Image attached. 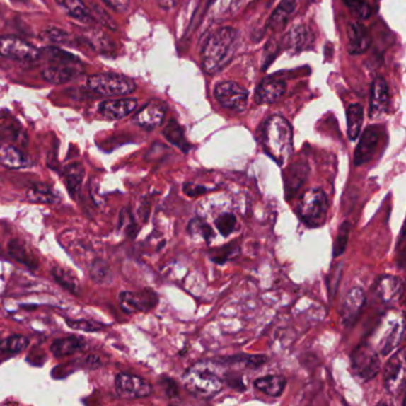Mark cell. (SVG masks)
<instances>
[{"label":"cell","mask_w":406,"mask_h":406,"mask_svg":"<svg viewBox=\"0 0 406 406\" xmlns=\"http://www.w3.org/2000/svg\"><path fill=\"white\" fill-rule=\"evenodd\" d=\"M29 346V340L22 335H12L0 342V350L3 353L18 354Z\"/></svg>","instance_id":"obj_37"},{"label":"cell","mask_w":406,"mask_h":406,"mask_svg":"<svg viewBox=\"0 0 406 406\" xmlns=\"http://www.w3.org/2000/svg\"><path fill=\"white\" fill-rule=\"evenodd\" d=\"M161 385L168 398H178L179 390H178L177 383H175L173 379H170V378H163V379L161 380Z\"/></svg>","instance_id":"obj_48"},{"label":"cell","mask_w":406,"mask_h":406,"mask_svg":"<svg viewBox=\"0 0 406 406\" xmlns=\"http://www.w3.org/2000/svg\"><path fill=\"white\" fill-rule=\"evenodd\" d=\"M262 147L279 166L290 158L294 151V130L285 117L274 115L265 122Z\"/></svg>","instance_id":"obj_2"},{"label":"cell","mask_w":406,"mask_h":406,"mask_svg":"<svg viewBox=\"0 0 406 406\" xmlns=\"http://www.w3.org/2000/svg\"><path fill=\"white\" fill-rule=\"evenodd\" d=\"M284 186L286 199L290 200L297 195L301 186L305 184L308 175V167L303 162H296L284 172Z\"/></svg>","instance_id":"obj_19"},{"label":"cell","mask_w":406,"mask_h":406,"mask_svg":"<svg viewBox=\"0 0 406 406\" xmlns=\"http://www.w3.org/2000/svg\"><path fill=\"white\" fill-rule=\"evenodd\" d=\"M347 132L352 141L359 137L364 124V108L360 104H352L347 108Z\"/></svg>","instance_id":"obj_28"},{"label":"cell","mask_w":406,"mask_h":406,"mask_svg":"<svg viewBox=\"0 0 406 406\" xmlns=\"http://www.w3.org/2000/svg\"><path fill=\"white\" fill-rule=\"evenodd\" d=\"M47 37H48V41L50 40V41L60 43V45H71V42H73V40H71V35L62 30H57V29L47 31Z\"/></svg>","instance_id":"obj_46"},{"label":"cell","mask_w":406,"mask_h":406,"mask_svg":"<svg viewBox=\"0 0 406 406\" xmlns=\"http://www.w3.org/2000/svg\"><path fill=\"white\" fill-rule=\"evenodd\" d=\"M8 254L11 257L18 261L21 264L25 265L31 269H36L38 267V261L36 256L33 254L30 249L24 245L19 240H12L8 243Z\"/></svg>","instance_id":"obj_27"},{"label":"cell","mask_w":406,"mask_h":406,"mask_svg":"<svg viewBox=\"0 0 406 406\" xmlns=\"http://www.w3.org/2000/svg\"><path fill=\"white\" fill-rule=\"evenodd\" d=\"M115 386L118 395L125 399L146 398L153 392L147 380L128 373L118 374L115 379Z\"/></svg>","instance_id":"obj_12"},{"label":"cell","mask_w":406,"mask_h":406,"mask_svg":"<svg viewBox=\"0 0 406 406\" xmlns=\"http://www.w3.org/2000/svg\"><path fill=\"white\" fill-rule=\"evenodd\" d=\"M103 1L117 12H127L130 6L129 0H103Z\"/></svg>","instance_id":"obj_50"},{"label":"cell","mask_w":406,"mask_h":406,"mask_svg":"<svg viewBox=\"0 0 406 406\" xmlns=\"http://www.w3.org/2000/svg\"><path fill=\"white\" fill-rule=\"evenodd\" d=\"M83 175H85V170H83V166L80 163H71L68 165L64 170V181L67 185V188L69 192L74 196L76 193L79 192L80 187H81V182L83 180Z\"/></svg>","instance_id":"obj_31"},{"label":"cell","mask_w":406,"mask_h":406,"mask_svg":"<svg viewBox=\"0 0 406 406\" xmlns=\"http://www.w3.org/2000/svg\"><path fill=\"white\" fill-rule=\"evenodd\" d=\"M0 163L10 170H22L31 165L30 158L11 144L0 146Z\"/></svg>","instance_id":"obj_23"},{"label":"cell","mask_w":406,"mask_h":406,"mask_svg":"<svg viewBox=\"0 0 406 406\" xmlns=\"http://www.w3.org/2000/svg\"><path fill=\"white\" fill-rule=\"evenodd\" d=\"M90 272L92 279L98 284L111 282V277H112L111 269L105 261H103V260H94L93 264L91 266Z\"/></svg>","instance_id":"obj_39"},{"label":"cell","mask_w":406,"mask_h":406,"mask_svg":"<svg viewBox=\"0 0 406 406\" xmlns=\"http://www.w3.org/2000/svg\"><path fill=\"white\" fill-rule=\"evenodd\" d=\"M137 108V100L132 98L109 99L100 103L98 111L109 120H122L129 116Z\"/></svg>","instance_id":"obj_20"},{"label":"cell","mask_w":406,"mask_h":406,"mask_svg":"<svg viewBox=\"0 0 406 406\" xmlns=\"http://www.w3.org/2000/svg\"><path fill=\"white\" fill-rule=\"evenodd\" d=\"M385 390L393 395H399L405 386V350L399 349L388 360L384 369Z\"/></svg>","instance_id":"obj_10"},{"label":"cell","mask_w":406,"mask_h":406,"mask_svg":"<svg viewBox=\"0 0 406 406\" xmlns=\"http://www.w3.org/2000/svg\"><path fill=\"white\" fill-rule=\"evenodd\" d=\"M365 304L366 294L360 287H354L346 294L340 308V316L344 327H352L356 323Z\"/></svg>","instance_id":"obj_15"},{"label":"cell","mask_w":406,"mask_h":406,"mask_svg":"<svg viewBox=\"0 0 406 406\" xmlns=\"http://www.w3.org/2000/svg\"><path fill=\"white\" fill-rule=\"evenodd\" d=\"M397 254H398V266L400 268L404 267L405 262V233H404V226L400 230V236H399L398 245H397Z\"/></svg>","instance_id":"obj_49"},{"label":"cell","mask_w":406,"mask_h":406,"mask_svg":"<svg viewBox=\"0 0 406 406\" xmlns=\"http://www.w3.org/2000/svg\"><path fill=\"white\" fill-rule=\"evenodd\" d=\"M40 57L45 61L42 76L54 85L67 83L83 71V64L79 57L57 48H45L40 52Z\"/></svg>","instance_id":"obj_3"},{"label":"cell","mask_w":406,"mask_h":406,"mask_svg":"<svg viewBox=\"0 0 406 406\" xmlns=\"http://www.w3.org/2000/svg\"><path fill=\"white\" fill-rule=\"evenodd\" d=\"M405 332L402 315H386L373 332L369 344L381 356H388L402 342Z\"/></svg>","instance_id":"obj_5"},{"label":"cell","mask_w":406,"mask_h":406,"mask_svg":"<svg viewBox=\"0 0 406 406\" xmlns=\"http://www.w3.org/2000/svg\"><path fill=\"white\" fill-rule=\"evenodd\" d=\"M255 386L259 391L264 392L265 395L269 397H279L282 395V392L286 388L285 376H266L257 378L254 381Z\"/></svg>","instance_id":"obj_26"},{"label":"cell","mask_w":406,"mask_h":406,"mask_svg":"<svg viewBox=\"0 0 406 406\" xmlns=\"http://www.w3.org/2000/svg\"><path fill=\"white\" fill-rule=\"evenodd\" d=\"M182 191H184L185 195H187L188 197H198L202 196V195H205V193L209 192L211 190L205 187V186H202V185L192 184V182H185L184 186H182Z\"/></svg>","instance_id":"obj_47"},{"label":"cell","mask_w":406,"mask_h":406,"mask_svg":"<svg viewBox=\"0 0 406 406\" xmlns=\"http://www.w3.org/2000/svg\"><path fill=\"white\" fill-rule=\"evenodd\" d=\"M267 361V357L264 355H247V354H240L233 356L223 357L219 360H214L219 365L228 366H245V369H257L260 366L264 365Z\"/></svg>","instance_id":"obj_29"},{"label":"cell","mask_w":406,"mask_h":406,"mask_svg":"<svg viewBox=\"0 0 406 406\" xmlns=\"http://www.w3.org/2000/svg\"><path fill=\"white\" fill-rule=\"evenodd\" d=\"M388 103H390V93L388 83L385 81L384 78L379 76L372 83L369 116L372 118L381 116L388 111Z\"/></svg>","instance_id":"obj_21"},{"label":"cell","mask_w":406,"mask_h":406,"mask_svg":"<svg viewBox=\"0 0 406 406\" xmlns=\"http://www.w3.org/2000/svg\"><path fill=\"white\" fill-rule=\"evenodd\" d=\"M311 41H313V33L304 25L294 28L289 35V47L296 52L304 50Z\"/></svg>","instance_id":"obj_34"},{"label":"cell","mask_w":406,"mask_h":406,"mask_svg":"<svg viewBox=\"0 0 406 406\" xmlns=\"http://www.w3.org/2000/svg\"><path fill=\"white\" fill-rule=\"evenodd\" d=\"M238 34L233 28H221L207 38L202 50V64L207 74H217L229 66L236 52Z\"/></svg>","instance_id":"obj_1"},{"label":"cell","mask_w":406,"mask_h":406,"mask_svg":"<svg viewBox=\"0 0 406 406\" xmlns=\"http://www.w3.org/2000/svg\"><path fill=\"white\" fill-rule=\"evenodd\" d=\"M352 369L360 379L371 380L379 373V354L369 342L356 347L352 354Z\"/></svg>","instance_id":"obj_8"},{"label":"cell","mask_w":406,"mask_h":406,"mask_svg":"<svg viewBox=\"0 0 406 406\" xmlns=\"http://www.w3.org/2000/svg\"><path fill=\"white\" fill-rule=\"evenodd\" d=\"M166 113H167V104L154 100V102L148 103L147 105L136 113L134 122L146 130H154L155 128L162 124Z\"/></svg>","instance_id":"obj_16"},{"label":"cell","mask_w":406,"mask_h":406,"mask_svg":"<svg viewBox=\"0 0 406 406\" xmlns=\"http://www.w3.org/2000/svg\"><path fill=\"white\" fill-rule=\"evenodd\" d=\"M163 136H165L166 139L168 142L172 143L173 146L179 148L184 153H187L190 151V144H188L187 141L185 139L184 132L181 129L180 125L178 124L177 122L172 121L166 125V128L163 129Z\"/></svg>","instance_id":"obj_33"},{"label":"cell","mask_w":406,"mask_h":406,"mask_svg":"<svg viewBox=\"0 0 406 406\" xmlns=\"http://www.w3.org/2000/svg\"><path fill=\"white\" fill-rule=\"evenodd\" d=\"M343 3L356 18L369 19L372 17V6L364 0H343Z\"/></svg>","instance_id":"obj_38"},{"label":"cell","mask_w":406,"mask_h":406,"mask_svg":"<svg viewBox=\"0 0 406 406\" xmlns=\"http://www.w3.org/2000/svg\"><path fill=\"white\" fill-rule=\"evenodd\" d=\"M118 301L124 313H148L158 305V294L151 290L142 292L123 291L118 296Z\"/></svg>","instance_id":"obj_13"},{"label":"cell","mask_w":406,"mask_h":406,"mask_svg":"<svg viewBox=\"0 0 406 406\" xmlns=\"http://www.w3.org/2000/svg\"><path fill=\"white\" fill-rule=\"evenodd\" d=\"M55 1L67 15L71 16V18L83 23L92 21L91 11L86 5L83 4V0H55Z\"/></svg>","instance_id":"obj_30"},{"label":"cell","mask_w":406,"mask_h":406,"mask_svg":"<svg viewBox=\"0 0 406 406\" xmlns=\"http://www.w3.org/2000/svg\"><path fill=\"white\" fill-rule=\"evenodd\" d=\"M187 231L191 236H197L210 245L214 238V229L204 219H195L188 224Z\"/></svg>","instance_id":"obj_36"},{"label":"cell","mask_w":406,"mask_h":406,"mask_svg":"<svg viewBox=\"0 0 406 406\" xmlns=\"http://www.w3.org/2000/svg\"><path fill=\"white\" fill-rule=\"evenodd\" d=\"M52 274H53L54 279L66 290L71 291V294H79V280L71 274V272L57 266V267L53 268Z\"/></svg>","instance_id":"obj_35"},{"label":"cell","mask_w":406,"mask_h":406,"mask_svg":"<svg viewBox=\"0 0 406 406\" xmlns=\"http://www.w3.org/2000/svg\"><path fill=\"white\" fill-rule=\"evenodd\" d=\"M68 327H71L74 330L87 331V332H93V331L102 330L104 325L99 323H94L92 320H67L66 322Z\"/></svg>","instance_id":"obj_43"},{"label":"cell","mask_w":406,"mask_h":406,"mask_svg":"<svg viewBox=\"0 0 406 406\" xmlns=\"http://www.w3.org/2000/svg\"><path fill=\"white\" fill-rule=\"evenodd\" d=\"M329 202L320 187L308 190L301 197L299 204V217L308 228H320L327 222Z\"/></svg>","instance_id":"obj_6"},{"label":"cell","mask_w":406,"mask_h":406,"mask_svg":"<svg viewBox=\"0 0 406 406\" xmlns=\"http://www.w3.org/2000/svg\"><path fill=\"white\" fill-rule=\"evenodd\" d=\"M27 196L28 199L34 203L54 204L59 200L57 193L50 186L43 184L33 185L28 190Z\"/></svg>","instance_id":"obj_32"},{"label":"cell","mask_w":406,"mask_h":406,"mask_svg":"<svg viewBox=\"0 0 406 406\" xmlns=\"http://www.w3.org/2000/svg\"><path fill=\"white\" fill-rule=\"evenodd\" d=\"M350 228L352 226H350V223L348 221H344L340 226L339 233H337V237H336L335 243H334V250H332L334 257H339L346 250L347 245H348V238H349Z\"/></svg>","instance_id":"obj_40"},{"label":"cell","mask_w":406,"mask_h":406,"mask_svg":"<svg viewBox=\"0 0 406 406\" xmlns=\"http://www.w3.org/2000/svg\"><path fill=\"white\" fill-rule=\"evenodd\" d=\"M182 383L188 392L200 398H211L222 391L224 383L211 362H197L182 376Z\"/></svg>","instance_id":"obj_4"},{"label":"cell","mask_w":406,"mask_h":406,"mask_svg":"<svg viewBox=\"0 0 406 406\" xmlns=\"http://www.w3.org/2000/svg\"><path fill=\"white\" fill-rule=\"evenodd\" d=\"M286 92V83L284 80L268 76L262 80L255 92V103L259 105L273 104L278 102Z\"/></svg>","instance_id":"obj_18"},{"label":"cell","mask_w":406,"mask_h":406,"mask_svg":"<svg viewBox=\"0 0 406 406\" xmlns=\"http://www.w3.org/2000/svg\"><path fill=\"white\" fill-rule=\"evenodd\" d=\"M236 253H238V247H237L236 243H230L226 247L216 250V255L212 256V260L217 264H223V262L231 259Z\"/></svg>","instance_id":"obj_45"},{"label":"cell","mask_w":406,"mask_h":406,"mask_svg":"<svg viewBox=\"0 0 406 406\" xmlns=\"http://www.w3.org/2000/svg\"><path fill=\"white\" fill-rule=\"evenodd\" d=\"M376 294L380 301L386 304L397 303L404 294V284L402 279L395 275H383L376 282Z\"/></svg>","instance_id":"obj_17"},{"label":"cell","mask_w":406,"mask_h":406,"mask_svg":"<svg viewBox=\"0 0 406 406\" xmlns=\"http://www.w3.org/2000/svg\"><path fill=\"white\" fill-rule=\"evenodd\" d=\"M0 55L19 61H35L40 57V50L22 38L13 35L0 36Z\"/></svg>","instance_id":"obj_11"},{"label":"cell","mask_w":406,"mask_h":406,"mask_svg":"<svg viewBox=\"0 0 406 406\" xmlns=\"http://www.w3.org/2000/svg\"><path fill=\"white\" fill-rule=\"evenodd\" d=\"M177 1L178 0H158L160 8H163V10L173 8L177 5Z\"/></svg>","instance_id":"obj_51"},{"label":"cell","mask_w":406,"mask_h":406,"mask_svg":"<svg viewBox=\"0 0 406 406\" xmlns=\"http://www.w3.org/2000/svg\"><path fill=\"white\" fill-rule=\"evenodd\" d=\"M87 86L93 92L106 97L128 95L136 90L134 80L116 73H100L88 76Z\"/></svg>","instance_id":"obj_7"},{"label":"cell","mask_w":406,"mask_h":406,"mask_svg":"<svg viewBox=\"0 0 406 406\" xmlns=\"http://www.w3.org/2000/svg\"><path fill=\"white\" fill-rule=\"evenodd\" d=\"M86 347V342L78 336H68L64 339H59L54 341L50 346V350L54 356L64 357L78 353Z\"/></svg>","instance_id":"obj_25"},{"label":"cell","mask_w":406,"mask_h":406,"mask_svg":"<svg viewBox=\"0 0 406 406\" xmlns=\"http://www.w3.org/2000/svg\"><path fill=\"white\" fill-rule=\"evenodd\" d=\"M297 5L298 0H282L269 19V27L272 30L277 31V33L284 30L291 16L294 15L296 11Z\"/></svg>","instance_id":"obj_24"},{"label":"cell","mask_w":406,"mask_h":406,"mask_svg":"<svg viewBox=\"0 0 406 406\" xmlns=\"http://www.w3.org/2000/svg\"><path fill=\"white\" fill-rule=\"evenodd\" d=\"M348 52L352 55H361L371 47L372 40L367 28L361 23H352L348 28Z\"/></svg>","instance_id":"obj_22"},{"label":"cell","mask_w":406,"mask_h":406,"mask_svg":"<svg viewBox=\"0 0 406 406\" xmlns=\"http://www.w3.org/2000/svg\"><path fill=\"white\" fill-rule=\"evenodd\" d=\"M341 277H342V265H337V266H335V267L331 269L330 274H329V280H327L329 297H330L331 299L335 297Z\"/></svg>","instance_id":"obj_44"},{"label":"cell","mask_w":406,"mask_h":406,"mask_svg":"<svg viewBox=\"0 0 406 406\" xmlns=\"http://www.w3.org/2000/svg\"><path fill=\"white\" fill-rule=\"evenodd\" d=\"M383 135L384 130L379 125H371L366 129L354 153V165H365L372 160Z\"/></svg>","instance_id":"obj_14"},{"label":"cell","mask_w":406,"mask_h":406,"mask_svg":"<svg viewBox=\"0 0 406 406\" xmlns=\"http://www.w3.org/2000/svg\"><path fill=\"white\" fill-rule=\"evenodd\" d=\"M245 0H214L212 12L216 16H226L233 13L243 4Z\"/></svg>","instance_id":"obj_41"},{"label":"cell","mask_w":406,"mask_h":406,"mask_svg":"<svg viewBox=\"0 0 406 406\" xmlns=\"http://www.w3.org/2000/svg\"><path fill=\"white\" fill-rule=\"evenodd\" d=\"M236 217L233 214H223L214 219L216 228L221 233V235L224 237L229 236L230 233H233V230H235V226H236Z\"/></svg>","instance_id":"obj_42"},{"label":"cell","mask_w":406,"mask_h":406,"mask_svg":"<svg viewBox=\"0 0 406 406\" xmlns=\"http://www.w3.org/2000/svg\"><path fill=\"white\" fill-rule=\"evenodd\" d=\"M214 97L217 102L233 112H245L248 106L249 92L240 83L223 81L214 88Z\"/></svg>","instance_id":"obj_9"}]
</instances>
